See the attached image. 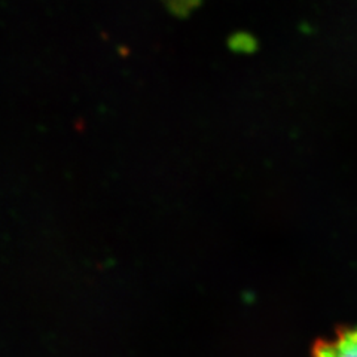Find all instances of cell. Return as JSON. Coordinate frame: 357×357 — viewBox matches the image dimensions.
<instances>
[{
  "label": "cell",
  "instance_id": "7a4b0ae2",
  "mask_svg": "<svg viewBox=\"0 0 357 357\" xmlns=\"http://www.w3.org/2000/svg\"><path fill=\"white\" fill-rule=\"evenodd\" d=\"M229 48L238 54H252L258 48V42L249 33H236L229 39Z\"/></svg>",
  "mask_w": 357,
  "mask_h": 357
},
{
  "label": "cell",
  "instance_id": "3957f363",
  "mask_svg": "<svg viewBox=\"0 0 357 357\" xmlns=\"http://www.w3.org/2000/svg\"><path fill=\"white\" fill-rule=\"evenodd\" d=\"M165 3L173 13L186 14L199 3V0H165Z\"/></svg>",
  "mask_w": 357,
  "mask_h": 357
},
{
  "label": "cell",
  "instance_id": "6da1fadb",
  "mask_svg": "<svg viewBox=\"0 0 357 357\" xmlns=\"http://www.w3.org/2000/svg\"><path fill=\"white\" fill-rule=\"evenodd\" d=\"M317 354L319 356L357 357V328L345 331L333 342L319 345Z\"/></svg>",
  "mask_w": 357,
  "mask_h": 357
}]
</instances>
